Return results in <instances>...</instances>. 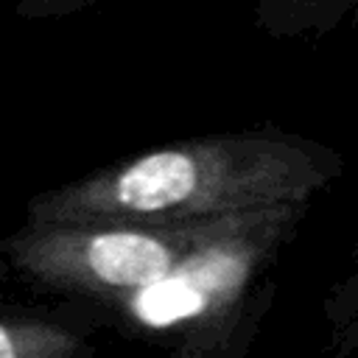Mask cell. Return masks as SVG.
I'll return each instance as SVG.
<instances>
[{"label": "cell", "mask_w": 358, "mask_h": 358, "mask_svg": "<svg viewBox=\"0 0 358 358\" xmlns=\"http://www.w3.org/2000/svg\"><path fill=\"white\" fill-rule=\"evenodd\" d=\"M81 333L42 316H0V358H90Z\"/></svg>", "instance_id": "cell-3"}, {"label": "cell", "mask_w": 358, "mask_h": 358, "mask_svg": "<svg viewBox=\"0 0 358 358\" xmlns=\"http://www.w3.org/2000/svg\"><path fill=\"white\" fill-rule=\"evenodd\" d=\"M341 173V157L285 131H235L168 143L28 201L25 224H199L308 201Z\"/></svg>", "instance_id": "cell-1"}, {"label": "cell", "mask_w": 358, "mask_h": 358, "mask_svg": "<svg viewBox=\"0 0 358 358\" xmlns=\"http://www.w3.org/2000/svg\"><path fill=\"white\" fill-rule=\"evenodd\" d=\"M358 11V0H257V28L271 36H319Z\"/></svg>", "instance_id": "cell-4"}, {"label": "cell", "mask_w": 358, "mask_h": 358, "mask_svg": "<svg viewBox=\"0 0 358 358\" xmlns=\"http://www.w3.org/2000/svg\"><path fill=\"white\" fill-rule=\"evenodd\" d=\"M252 215L162 227L25 224L0 241V252L25 280L109 310L120 299L165 282L190 260L238 232Z\"/></svg>", "instance_id": "cell-2"}, {"label": "cell", "mask_w": 358, "mask_h": 358, "mask_svg": "<svg viewBox=\"0 0 358 358\" xmlns=\"http://www.w3.org/2000/svg\"><path fill=\"white\" fill-rule=\"evenodd\" d=\"M20 3L28 14H62V11H73V8H81L98 0H20Z\"/></svg>", "instance_id": "cell-6"}, {"label": "cell", "mask_w": 358, "mask_h": 358, "mask_svg": "<svg viewBox=\"0 0 358 358\" xmlns=\"http://www.w3.org/2000/svg\"><path fill=\"white\" fill-rule=\"evenodd\" d=\"M358 355V299L330 316V336L324 344V358H352Z\"/></svg>", "instance_id": "cell-5"}]
</instances>
